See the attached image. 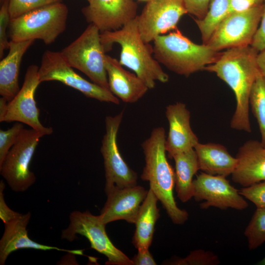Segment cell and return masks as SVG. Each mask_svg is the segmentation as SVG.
<instances>
[{
	"instance_id": "cell-40",
	"label": "cell",
	"mask_w": 265,
	"mask_h": 265,
	"mask_svg": "<svg viewBox=\"0 0 265 265\" xmlns=\"http://www.w3.org/2000/svg\"><path fill=\"white\" fill-rule=\"evenodd\" d=\"M265 0H256L258 4H262L264 3Z\"/></svg>"
},
{
	"instance_id": "cell-31",
	"label": "cell",
	"mask_w": 265,
	"mask_h": 265,
	"mask_svg": "<svg viewBox=\"0 0 265 265\" xmlns=\"http://www.w3.org/2000/svg\"><path fill=\"white\" fill-rule=\"evenodd\" d=\"M239 193L257 208L265 209V181L244 187Z\"/></svg>"
},
{
	"instance_id": "cell-35",
	"label": "cell",
	"mask_w": 265,
	"mask_h": 265,
	"mask_svg": "<svg viewBox=\"0 0 265 265\" xmlns=\"http://www.w3.org/2000/svg\"><path fill=\"white\" fill-rule=\"evenodd\" d=\"M261 24L253 37L251 46L261 52L265 50V0L264 1L263 10Z\"/></svg>"
},
{
	"instance_id": "cell-30",
	"label": "cell",
	"mask_w": 265,
	"mask_h": 265,
	"mask_svg": "<svg viewBox=\"0 0 265 265\" xmlns=\"http://www.w3.org/2000/svg\"><path fill=\"white\" fill-rule=\"evenodd\" d=\"M24 129L23 123L17 122L6 130H0V164L16 142Z\"/></svg>"
},
{
	"instance_id": "cell-1",
	"label": "cell",
	"mask_w": 265,
	"mask_h": 265,
	"mask_svg": "<svg viewBox=\"0 0 265 265\" xmlns=\"http://www.w3.org/2000/svg\"><path fill=\"white\" fill-rule=\"evenodd\" d=\"M259 52L251 45L228 49L204 69L215 73L233 90L236 107L230 126L247 132H251L249 117L250 93L260 72L257 61Z\"/></svg>"
},
{
	"instance_id": "cell-28",
	"label": "cell",
	"mask_w": 265,
	"mask_h": 265,
	"mask_svg": "<svg viewBox=\"0 0 265 265\" xmlns=\"http://www.w3.org/2000/svg\"><path fill=\"white\" fill-rule=\"evenodd\" d=\"M220 263L212 252L197 249L191 251L184 258H176L168 264L175 265H217Z\"/></svg>"
},
{
	"instance_id": "cell-5",
	"label": "cell",
	"mask_w": 265,
	"mask_h": 265,
	"mask_svg": "<svg viewBox=\"0 0 265 265\" xmlns=\"http://www.w3.org/2000/svg\"><path fill=\"white\" fill-rule=\"evenodd\" d=\"M68 11L65 4L55 2L11 19L8 26L10 40L40 39L46 45L51 44L65 30Z\"/></svg>"
},
{
	"instance_id": "cell-11",
	"label": "cell",
	"mask_w": 265,
	"mask_h": 265,
	"mask_svg": "<svg viewBox=\"0 0 265 265\" xmlns=\"http://www.w3.org/2000/svg\"><path fill=\"white\" fill-rule=\"evenodd\" d=\"M41 82L56 80L76 89L88 98L118 105L119 99L110 90L86 80L74 70L60 52L46 51L39 67Z\"/></svg>"
},
{
	"instance_id": "cell-41",
	"label": "cell",
	"mask_w": 265,
	"mask_h": 265,
	"mask_svg": "<svg viewBox=\"0 0 265 265\" xmlns=\"http://www.w3.org/2000/svg\"><path fill=\"white\" fill-rule=\"evenodd\" d=\"M140 0L148 1L149 0Z\"/></svg>"
},
{
	"instance_id": "cell-6",
	"label": "cell",
	"mask_w": 265,
	"mask_h": 265,
	"mask_svg": "<svg viewBox=\"0 0 265 265\" xmlns=\"http://www.w3.org/2000/svg\"><path fill=\"white\" fill-rule=\"evenodd\" d=\"M100 33L96 26L90 24L78 38L60 53L70 66L82 72L94 83L109 90L106 54Z\"/></svg>"
},
{
	"instance_id": "cell-17",
	"label": "cell",
	"mask_w": 265,
	"mask_h": 265,
	"mask_svg": "<svg viewBox=\"0 0 265 265\" xmlns=\"http://www.w3.org/2000/svg\"><path fill=\"white\" fill-rule=\"evenodd\" d=\"M165 115L169 124V131L165 140L168 157H173L193 149L199 142L190 124V114L186 105L181 102L166 107Z\"/></svg>"
},
{
	"instance_id": "cell-13",
	"label": "cell",
	"mask_w": 265,
	"mask_h": 265,
	"mask_svg": "<svg viewBox=\"0 0 265 265\" xmlns=\"http://www.w3.org/2000/svg\"><path fill=\"white\" fill-rule=\"evenodd\" d=\"M187 13L184 0H149L136 16L138 29L146 43L176 28L181 17Z\"/></svg>"
},
{
	"instance_id": "cell-20",
	"label": "cell",
	"mask_w": 265,
	"mask_h": 265,
	"mask_svg": "<svg viewBox=\"0 0 265 265\" xmlns=\"http://www.w3.org/2000/svg\"><path fill=\"white\" fill-rule=\"evenodd\" d=\"M105 63L109 89L123 102H136L149 89L135 74L124 69L117 59L106 54Z\"/></svg>"
},
{
	"instance_id": "cell-3",
	"label": "cell",
	"mask_w": 265,
	"mask_h": 265,
	"mask_svg": "<svg viewBox=\"0 0 265 265\" xmlns=\"http://www.w3.org/2000/svg\"><path fill=\"white\" fill-rule=\"evenodd\" d=\"M100 39L106 53L115 43L120 46V63L132 70L149 89L154 88L156 81H168V75L152 56L153 48L140 37L136 17L119 29L101 33Z\"/></svg>"
},
{
	"instance_id": "cell-42",
	"label": "cell",
	"mask_w": 265,
	"mask_h": 265,
	"mask_svg": "<svg viewBox=\"0 0 265 265\" xmlns=\"http://www.w3.org/2000/svg\"><path fill=\"white\" fill-rule=\"evenodd\" d=\"M88 2H89L91 0H86Z\"/></svg>"
},
{
	"instance_id": "cell-15",
	"label": "cell",
	"mask_w": 265,
	"mask_h": 265,
	"mask_svg": "<svg viewBox=\"0 0 265 265\" xmlns=\"http://www.w3.org/2000/svg\"><path fill=\"white\" fill-rule=\"evenodd\" d=\"M137 9L133 0H91L81 12L102 33L121 28L136 18Z\"/></svg>"
},
{
	"instance_id": "cell-36",
	"label": "cell",
	"mask_w": 265,
	"mask_h": 265,
	"mask_svg": "<svg viewBox=\"0 0 265 265\" xmlns=\"http://www.w3.org/2000/svg\"><path fill=\"white\" fill-rule=\"evenodd\" d=\"M257 4L256 0H230L229 14L246 11Z\"/></svg>"
},
{
	"instance_id": "cell-12",
	"label": "cell",
	"mask_w": 265,
	"mask_h": 265,
	"mask_svg": "<svg viewBox=\"0 0 265 265\" xmlns=\"http://www.w3.org/2000/svg\"><path fill=\"white\" fill-rule=\"evenodd\" d=\"M264 3L241 12L229 14L218 26L206 45L219 51L251 45L258 28Z\"/></svg>"
},
{
	"instance_id": "cell-39",
	"label": "cell",
	"mask_w": 265,
	"mask_h": 265,
	"mask_svg": "<svg viewBox=\"0 0 265 265\" xmlns=\"http://www.w3.org/2000/svg\"><path fill=\"white\" fill-rule=\"evenodd\" d=\"M257 264L259 265H265V256Z\"/></svg>"
},
{
	"instance_id": "cell-9",
	"label": "cell",
	"mask_w": 265,
	"mask_h": 265,
	"mask_svg": "<svg viewBox=\"0 0 265 265\" xmlns=\"http://www.w3.org/2000/svg\"><path fill=\"white\" fill-rule=\"evenodd\" d=\"M40 83L39 67L30 65L26 69L22 87L15 97L9 102L0 97V122H21L44 135L52 134L53 128L40 122L39 109L35 100V91Z\"/></svg>"
},
{
	"instance_id": "cell-34",
	"label": "cell",
	"mask_w": 265,
	"mask_h": 265,
	"mask_svg": "<svg viewBox=\"0 0 265 265\" xmlns=\"http://www.w3.org/2000/svg\"><path fill=\"white\" fill-rule=\"evenodd\" d=\"M5 184L3 180L0 182V218L4 224L18 217L21 213L11 210L6 204L4 198Z\"/></svg>"
},
{
	"instance_id": "cell-24",
	"label": "cell",
	"mask_w": 265,
	"mask_h": 265,
	"mask_svg": "<svg viewBox=\"0 0 265 265\" xmlns=\"http://www.w3.org/2000/svg\"><path fill=\"white\" fill-rule=\"evenodd\" d=\"M175 188L178 198L183 202L193 197V177L199 170L194 148L174 155Z\"/></svg>"
},
{
	"instance_id": "cell-32",
	"label": "cell",
	"mask_w": 265,
	"mask_h": 265,
	"mask_svg": "<svg viewBox=\"0 0 265 265\" xmlns=\"http://www.w3.org/2000/svg\"><path fill=\"white\" fill-rule=\"evenodd\" d=\"M9 0H3L1 1L0 9V58H1L5 50L9 49L10 41L6 35L7 28L10 21L9 11Z\"/></svg>"
},
{
	"instance_id": "cell-8",
	"label": "cell",
	"mask_w": 265,
	"mask_h": 265,
	"mask_svg": "<svg viewBox=\"0 0 265 265\" xmlns=\"http://www.w3.org/2000/svg\"><path fill=\"white\" fill-rule=\"evenodd\" d=\"M43 136L32 128L24 129L0 164V174L13 191L24 192L34 184L36 177L30 170V164Z\"/></svg>"
},
{
	"instance_id": "cell-33",
	"label": "cell",
	"mask_w": 265,
	"mask_h": 265,
	"mask_svg": "<svg viewBox=\"0 0 265 265\" xmlns=\"http://www.w3.org/2000/svg\"><path fill=\"white\" fill-rule=\"evenodd\" d=\"M211 0H184L187 13L196 16L198 19H203L206 15Z\"/></svg>"
},
{
	"instance_id": "cell-23",
	"label": "cell",
	"mask_w": 265,
	"mask_h": 265,
	"mask_svg": "<svg viewBox=\"0 0 265 265\" xmlns=\"http://www.w3.org/2000/svg\"><path fill=\"white\" fill-rule=\"evenodd\" d=\"M158 198L149 188L142 202L134 224L135 230L132 242L138 251L148 250L152 242L155 226L160 216L157 207Z\"/></svg>"
},
{
	"instance_id": "cell-10",
	"label": "cell",
	"mask_w": 265,
	"mask_h": 265,
	"mask_svg": "<svg viewBox=\"0 0 265 265\" xmlns=\"http://www.w3.org/2000/svg\"><path fill=\"white\" fill-rule=\"evenodd\" d=\"M123 115V110L105 119L106 132L100 151L104 159L106 193L114 187L121 188L137 185V174L122 158L117 143V134Z\"/></svg>"
},
{
	"instance_id": "cell-2",
	"label": "cell",
	"mask_w": 265,
	"mask_h": 265,
	"mask_svg": "<svg viewBox=\"0 0 265 265\" xmlns=\"http://www.w3.org/2000/svg\"><path fill=\"white\" fill-rule=\"evenodd\" d=\"M165 131L161 127L153 129L149 137L141 144L145 164L141 175L175 224H183L188 213L179 208L173 195L175 185V172L168 162L165 149Z\"/></svg>"
},
{
	"instance_id": "cell-29",
	"label": "cell",
	"mask_w": 265,
	"mask_h": 265,
	"mask_svg": "<svg viewBox=\"0 0 265 265\" xmlns=\"http://www.w3.org/2000/svg\"><path fill=\"white\" fill-rule=\"evenodd\" d=\"M62 1V0H9V11L10 19L17 18L45 5Z\"/></svg>"
},
{
	"instance_id": "cell-38",
	"label": "cell",
	"mask_w": 265,
	"mask_h": 265,
	"mask_svg": "<svg viewBox=\"0 0 265 265\" xmlns=\"http://www.w3.org/2000/svg\"><path fill=\"white\" fill-rule=\"evenodd\" d=\"M257 61L260 73L265 77V50L259 52Z\"/></svg>"
},
{
	"instance_id": "cell-16",
	"label": "cell",
	"mask_w": 265,
	"mask_h": 265,
	"mask_svg": "<svg viewBox=\"0 0 265 265\" xmlns=\"http://www.w3.org/2000/svg\"><path fill=\"white\" fill-rule=\"evenodd\" d=\"M148 190L136 185L131 187H114L106 193L107 199L100 214L106 225L124 220L134 224L140 207Z\"/></svg>"
},
{
	"instance_id": "cell-19",
	"label": "cell",
	"mask_w": 265,
	"mask_h": 265,
	"mask_svg": "<svg viewBox=\"0 0 265 265\" xmlns=\"http://www.w3.org/2000/svg\"><path fill=\"white\" fill-rule=\"evenodd\" d=\"M236 158L231 174L233 182L246 187L265 181V146L261 141H247L239 148Z\"/></svg>"
},
{
	"instance_id": "cell-7",
	"label": "cell",
	"mask_w": 265,
	"mask_h": 265,
	"mask_svg": "<svg viewBox=\"0 0 265 265\" xmlns=\"http://www.w3.org/2000/svg\"><path fill=\"white\" fill-rule=\"evenodd\" d=\"M69 219L68 226L62 231V239L72 241L80 235L88 239L92 248L107 258L106 265H133L132 259L110 241L100 215L77 211L70 213Z\"/></svg>"
},
{
	"instance_id": "cell-21",
	"label": "cell",
	"mask_w": 265,
	"mask_h": 265,
	"mask_svg": "<svg viewBox=\"0 0 265 265\" xmlns=\"http://www.w3.org/2000/svg\"><path fill=\"white\" fill-rule=\"evenodd\" d=\"M34 40L20 41L10 40L9 52L0 62V95L8 102L20 90L19 76L24 54Z\"/></svg>"
},
{
	"instance_id": "cell-25",
	"label": "cell",
	"mask_w": 265,
	"mask_h": 265,
	"mask_svg": "<svg viewBox=\"0 0 265 265\" xmlns=\"http://www.w3.org/2000/svg\"><path fill=\"white\" fill-rule=\"evenodd\" d=\"M230 0H211L208 11L202 19H195L201 33L203 44L206 45L222 21L229 14Z\"/></svg>"
},
{
	"instance_id": "cell-26",
	"label": "cell",
	"mask_w": 265,
	"mask_h": 265,
	"mask_svg": "<svg viewBox=\"0 0 265 265\" xmlns=\"http://www.w3.org/2000/svg\"><path fill=\"white\" fill-rule=\"evenodd\" d=\"M249 104L258 124L261 141L265 146V77L260 72L252 87Z\"/></svg>"
},
{
	"instance_id": "cell-37",
	"label": "cell",
	"mask_w": 265,
	"mask_h": 265,
	"mask_svg": "<svg viewBox=\"0 0 265 265\" xmlns=\"http://www.w3.org/2000/svg\"><path fill=\"white\" fill-rule=\"evenodd\" d=\"M133 265H157L149 249L138 251L137 253L132 259Z\"/></svg>"
},
{
	"instance_id": "cell-14",
	"label": "cell",
	"mask_w": 265,
	"mask_h": 265,
	"mask_svg": "<svg viewBox=\"0 0 265 265\" xmlns=\"http://www.w3.org/2000/svg\"><path fill=\"white\" fill-rule=\"evenodd\" d=\"M225 178L204 172L197 176L193 181V197L196 201H203L200 204L201 209L213 207L221 210H243L248 208L243 196Z\"/></svg>"
},
{
	"instance_id": "cell-27",
	"label": "cell",
	"mask_w": 265,
	"mask_h": 265,
	"mask_svg": "<svg viewBox=\"0 0 265 265\" xmlns=\"http://www.w3.org/2000/svg\"><path fill=\"white\" fill-rule=\"evenodd\" d=\"M244 234L250 250L257 248L265 242V209L257 208Z\"/></svg>"
},
{
	"instance_id": "cell-4",
	"label": "cell",
	"mask_w": 265,
	"mask_h": 265,
	"mask_svg": "<svg viewBox=\"0 0 265 265\" xmlns=\"http://www.w3.org/2000/svg\"><path fill=\"white\" fill-rule=\"evenodd\" d=\"M154 42V58L174 73L186 77L213 63L220 53L207 45H198L178 30L157 36Z\"/></svg>"
},
{
	"instance_id": "cell-22",
	"label": "cell",
	"mask_w": 265,
	"mask_h": 265,
	"mask_svg": "<svg viewBox=\"0 0 265 265\" xmlns=\"http://www.w3.org/2000/svg\"><path fill=\"white\" fill-rule=\"evenodd\" d=\"M199 170L212 175L227 177L232 174L237 159L232 156L224 146L216 143L198 142L194 148Z\"/></svg>"
},
{
	"instance_id": "cell-18",
	"label": "cell",
	"mask_w": 265,
	"mask_h": 265,
	"mask_svg": "<svg viewBox=\"0 0 265 265\" xmlns=\"http://www.w3.org/2000/svg\"><path fill=\"white\" fill-rule=\"evenodd\" d=\"M30 217L31 213L28 212L21 214L14 219L4 224V231L0 240V265H4L9 255L20 249L44 251L55 250L74 255H83L82 250L60 248L41 244L32 240L29 237L26 230Z\"/></svg>"
}]
</instances>
